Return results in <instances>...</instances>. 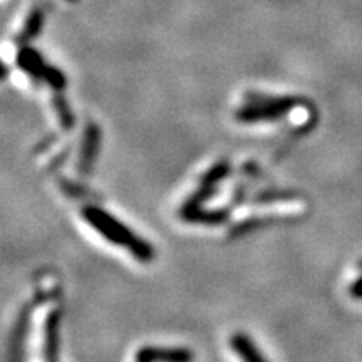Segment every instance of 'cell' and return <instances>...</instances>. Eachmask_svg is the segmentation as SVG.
<instances>
[{
	"instance_id": "obj_9",
	"label": "cell",
	"mask_w": 362,
	"mask_h": 362,
	"mask_svg": "<svg viewBox=\"0 0 362 362\" xmlns=\"http://www.w3.org/2000/svg\"><path fill=\"white\" fill-rule=\"evenodd\" d=\"M56 111L59 115V119H61V124L64 126L66 129H71L72 124H74V116H72L69 106H67V103L62 98L56 99Z\"/></svg>"
},
{
	"instance_id": "obj_2",
	"label": "cell",
	"mask_w": 362,
	"mask_h": 362,
	"mask_svg": "<svg viewBox=\"0 0 362 362\" xmlns=\"http://www.w3.org/2000/svg\"><path fill=\"white\" fill-rule=\"evenodd\" d=\"M293 98H272V96H252L245 106L240 107L237 119L240 123H259V121L277 119L288 115L296 106Z\"/></svg>"
},
{
	"instance_id": "obj_3",
	"label": "cell",
	"mask_w": 362,
	"mask_h": 362,
	"mask_svg": "<svg viewBox=\"0 0 362 362\" xmlns=\"http://www.w3.org/2000/svg\"><path fill=\"white\" fill-rule=\"evenodd\" d=\"M17 64L21 66V69L27 72L29 76H33L34 79H42L51 86L52 89L62 90L66 88V78L61 71L56 67L45 64L42 56L37 51L30 47H24L17 56Z\"/></svg>"
},
{
	"instance_id": "obj_10",
	"label": "cell",
	"mask_w": 362,
	"mask_h": 362,
	"mask_svg": "<svg viewBox=\"0 0 362 362\" xmlns=\"http://www.w3.org/2000/svg\"><path fill=\"white\" fill-rule=\"evenodd\" d=\"M349 293H351L352 298H357V300H362V277L357 279L356 282L351 285Z\"/></svg>"
},
{
	"instance_id": "obj_1",
	"label": "cell",
	"mask_w": 362,
	"mask_h": 362,
	"mask_svg": "<svg viewBox=\"0 0 362 362\" xmlns=\"http://www.w3.org/2000/svg\"><path fill=\"white\" fill-rule=\"evenodd\" d=\"M81 215H83L86 223L93 226V230H96L103 238H106L112 245L123 247L136 260L149 264L155 259V248L149 245L146 240L131 232L128 226L116 220L107 211L101 210L99 206H86L81 211Z\"/></svg>"
},
{
	"instance_id": "obj_8",
	"label": "cell",
	"mask_w": 362,
	"mask_h": 362,
	"mask_svg": "<svg viewBox=\"0 0 362 362\" xmlns=\"http://www.w3.org/2000/svg\"><path fill=\"white\" fill-rule=\"evenodd\" d=\"M42 22H44V13L39 12V11H34L30 13L29 21H27L25 24V29L24 33L21 34V40H29L30 37H34V35H37L40 30H42Z\"/></svg>"
},
{
	"instance_id": "obj_6",
	"label": "cell",
	"mask_w": 362,
	"mask_h": 362,
	"mask_svg": "<svg viewBox=\"0 0 362 362\" xmlns=\"http://www.w3.org/2000/svg\"><path fill=\"white\" fill-rule=\"evenodd\" d=\"M230 347H232L233 354L238 357L240 362H269L257 347V344L245 332H235L230 337Z\"/></svg>"
},
{
	"instance_id": "obj_7",
	"label": "cell",
	"mask_w": 362,
	"mask_h": 362,
	"mask_svg": "<svg viewBox=\"0 0 362 362\" xmlns=\"http://www.w3.org/2000/svg\"><path fill=\"white\" fill-rule=\"evenodd\" d=\"M59 325L61 317L57 312H52L45 322V337H44V361L59 362Z\"/></svg>"
},
{
	"instance_id": "obj_4",
	"label": "cell",
	"mask_w": 362,
	"mask_h": 362,
	"mask_svg": "<svg viewBox=\"0 0 362 362\" xmlns=\"http://www.w3.org/2000/svg\"><path fill=\"white\" fill-rule=\"evenodd\" d=\"M134 362H193V352L187 347H141Z\"/></svg>"
},
{
	"instance_id": "obj_5",
	"label": "cell",
	"mask_w": 362,
	"mask_h": 362,
	"mask_svg": "<svg viewBox=\"0 0 362 362\" xmlns=\"http://www.w3.org/2000/svg\"><path fill=\"white\" fill-rule=\"evenodd\" d=\"M99 148H101V129L98 124L90 123L84 131V139L81 144V155L78 168L83 175H89L96 163Z\"/></svg>"
}]
</instances>
